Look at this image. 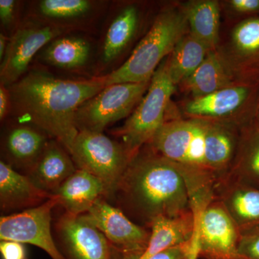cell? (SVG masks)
<instances>
[{
  "mask_svg": "<svg viewBox=\"0 0 259 259\" xmlns=\"http://www.w3.org/2000/svg\"><path fill=\"white\" fill-rule=\"evenodd\" d=\"M196 217L194 247L197 258L241 259V232L219 199L214 197Z\"/></svg>",
  "mask_w": 259,
  "mask_h": 259,
  "instance_id": "ba28073f",
  "label": "cell"
},
{
  "mask_svg": "<svg viewBox=\"0 0 259 259\" xmlns=\"http://www.w3.org/2000/svg\"><path fill=\"white\" fill-rule=\"evenodd\" d=\"M192 258H197L194 242L168 248L152 255L148 259H191Z\"/></svg>",
  "mask_w": 259,
  "mask_h": 259,
  "instance_id": "f1b7e54d",
  "label": "cell"
},
{
  "mask_svg": "<svg viewBox=\"0 0 259 259\" xmlns=\"http://www.w3.org/2000/svg\"><path fill=\"white\" fill-rule=\"evenodd\" d=\"M223 180L232 181L259 190L258 127L243 130L240 134L236 157L231 170Z\"/></svg>",
  "mask_w": 259,
  "mask_h": 259,
  "instance_id": "ffe728a7",
  "label": "cell"
},
{
  "mask_svg": "<svg viewBox=\"0 0 259 259\" xmlns=\"http://www.w3.org/2000/svg\"><path fill=\"white\" fill-rule=\"evenodd\" d=\"M64 31L60 25L28 24L19 28L10 37L0 66V82L10 87L26 73L34 56L42 48L60 36Z\"/></svg>",
  "mask_w": 259,
  "mask_h": 259,
  "instance_id": "8fae6325",
  "label": "cell"
},
{
  "mask_svg": "<svg viewBox=\"0 0 259 259\" xmlns=\"http://www.w3.org/2000/svg\"><path fill=\"white\" fill-rule=\"evenodd\" d=\"M16 2L0 0V20L3 25L9 27L14 21Z\"/></svg>",
  "mask_w": 259,
  "mask_h": 259,
  "instance_id": "4dcf8cb0",
  "label": "cell"
},
{
  "mask_svg": "<svg viewBox=\"0 0 259 259\" xmlns=\"http://www.w3.org/2000/svg\"><path fill=\"white\" fill-rule=\"evenodd\" d=\"M47 135L24 123L12 127L4 139V152L10 163L28 173L36 164L48 143Z\"/></svg>",
  "mask_w": 259,
  "mask_h": 259,
  "instance_id": "e0dca14e",
  "label": "cell"
},
{
  "mask_svg": "<svg viewBox=\"0 0 259 259\" xmlns=\"http://www.w3.org/2000/svg\"><path fill=\"white\" fill-rule=\"evenodd\" d=\"M196 228L197 217L192 210L176 217L157 218L150 227L147 248L139 259H148L168 248L194 242Z\"/></svg>",
  "mask_w": 259,
  "mask_h": 259,
  "instance_id": "9a60e30c",
  "label": "cell"
},
{
  "mask_svg": "<svg viewBox=\"0 0 259 259\" xmlns=\"http://www.w3.org/2000/svg\"><path fill=\"white\" fill-rule=\"evenodd\" d=\"M232 9L240 13H252L259 11V0H231Z\"/></svg>",
  "mask_w": 259,
  "mask_h": 259,
  "instance_id": "1f68e13d",
  "label": "cell"
},
{
  "mask_svg": "<svg viewBox=\"0 0 259 259\" xmlns=\"http://www.w3.org/2000/svg\"><path fill=\"white\" fill-rule=\"evenodd\" d=\"M10 38H8L4 34H0V60H3L4 58L5 52L8 49Z\"/></svg>",
  "mask_w": 259,
  "mask_h": 259,
  "instance_id": "836d02e7",
  "label": "cell"
},
{
  "mask_svg": "<svg viewBox=\"0 0 259 259\" xmlns=\"http://www.w3.org/2000/svg\"><path fill=\"white\" fill-rule=\"evenodd\" d=\"M70 155L78 169L101 180L109 194L117 191L133 159L123 144L102 132L88 131H79Z\"/></svg>",
  "mask_w": 259,
  "mask_h": 259,
  "instance_id": "8992f818",
  "label": "cell"
},
{
  "mask_svg": "<svg viewBox=\"0 0 259 259\" xmlns=\"http://www.w3.org/2000/svg\"><path fill=\"white\" fill-rule=\"evenodd\" d=\"M187 28L188 23L183 10H163L129 59L110 74L100 76L105 86L151 80L164 58L171 54L187 33Z\"/></svg>",
  "mask_w": 259,
  "mask_h": 259,
  "instance_id": "277c9868",
  "label": "cell"
},
{
  "mask_svg": "<svg viewBox=\"0 0 259 259\" xmlns=\"http://www.w3.org/2000/svg\"><path fill=\"white\" fill-rule=\"evenodd\" d=\"M233 47L240 54L251 56L259 54V18L246 19L232 32Z\"/></svg>",
  "mask_w": 259,
  "mask_h": 259,
  "instance_id": "4316f807",
  "label": "cell"
},
{
  "mask_svg": "<svg viewBox=\"0 0 259 259\" xmlns=\"http://www.w3.org/2000/svg\"><path fill=\"white\" fill-rule=\"evenodd\" d=\"M249 90L244 86H232L205 96L192 98L185 106L186 114L192 118L218 121L236 111L244 104Z\"/></svg>",
  "mask_w": 259,
  "mask_h": 259,
  "instance_id": "d6986e66",
  "label": "cell"
},
{
  "mask_svg": "<svg viewBox=\"0 0 259 259\" xmlns=\"http://www.w3.org/2000/svg\"><path fill=\"white\" fill-rule=\"evenodd\" d=\"M191 259H197V258H191Z\"/></svg>",
  "mask_w": 259,
  "mask_h": 259,
  "instance_id": "e575fe53",
  "label": "cell"
},
{
  "mask_svg": "<svg viewBox=\"0 0 259 259\" xmlns=\"http://www.w3.org/2000/svg\"><path fill=\"white\" fill-rule=\"evenodd\" d=\"M91 47L88 40L79 37H61L46 47L42 59L59 69H77L88 62Z\"/></svg>",
  "mask_w": 259,
  "mask_h": 259,
  "instance_id": "d4e9b609",
  "label": "cell"
},
{
  "mask_svg": "<svg viewBox=\"0 0 259 259\" xmlns=\"http://www.w3.org/2000/svg\"><path fill=\"white\" fill-rule=\"evenodd\" d=\"M65 259H121L105 236L82 215L64 214L58 223Z\"/></svg>",
  "mask_w": 259,
  "mask_h": 259,
  "instance_id": "7c38bea8",
  "label": "cell"
},
{
  "mask_svg": "<svg viewBox=\"0 0 259 259\" xmlns=\"http://www.w3.org/2000/svg\"><path fill=\"white\" fill-rule=\"evenodd\" d=\"M105 88L100 77L65 80L33 70L8 87L10 112L20 123L32 124L55 139L70 154L79 134L75 121L78 108Z\"/></svg>",
  "mask_w": 259,
  "mask_h": 259,
  "instance_id": "7a4b0ae2",
  "label": "cell"
},
{
  "mask_svg": "<svg viewBox=\"0 0 259 259\" xmlns=\"http://www.w3.org/2000/svg\"><path fill=\"white\" fill-rule=\"evenodd\" d=\"M209 49L192 34L187 33L166 59L168 74L175 85L182 83L203 62Z\"/></svg>",
  "mask_w": 259,
  "mask_h": 259,
  "instance_id": "603a6c76",
  "label": "cell"
},
{
  "mask_svg": "<svg viewBox=\"0 0 259 259\" xmlns=\"http://www.w3.org/2000/svg\"><path fill=\"white\" fill-rule=\"evenodd\" d=\"M76 170L66 148L58 141H51L28 176L37 188L54 195Z\"/></svg>",
  "mask_w": 259,
  "mask_h": 259,
  "instance_id": "4fadbf2b",
  "label": "cell"
},
{
  "mask_svg": "<svg viewBox=\"0 0 259 259\" xmlns=\"http://www.w3.org/2000/svg\"><path fill=\"white\" fill-rule=\"evenodd\" d=\"M59 204L56 195L36 207L3 216L0 219V239L35 245L52 259H65L51 231V210Z\"/></svg>",
  "mask_w": 259,
  "mask_h": 259,
  "instance_id": "30bf717a",
  "label": "cell"
},
{
  "mask_svg": "<svg viewBox=\"0 0 259 259\" xmlns=\"http://www.w3.org/2000/svg\"><path fill=\"white\" fill-rule=\"evenodd\" d=\"M82 216L101 232L121 259H139L146 251L151 231L131 221L122 209L100 199Z\"/></svg>",
  "mask_w": 259,
  "mask_h": 259,
  "instance_id": "9c48e42d",
  "label": "cell"
},
{
  "mask_svg": "<svg viewBox=\"0 0 259 259\" xmlns=\"http://www.w3.org/2000/svg\"><path fill=\"white\" fill-rule=\"evenodd\" d=\"M240 135L215 120H166L149 146L175 163L185 181L196 215L214 198L236 157Z\"/></svg>",
  "mask_w": 259,
  "mask_h": 259,
  "instance_id": "6da1fadb",
  "label": "cell"
},
{
  "mask_svg": "<svg viewBox=\"0 0 259 259\" xmlns=\"http://www.w3.org/2000/svg\"><path fill=\"white\" fill-rule=\"evenodd\" d=\"M0 252L3 259H28L25 247L19 242L1 241Z\"/></svg>",
  "mask_w": 259,
  "mask_h": 259,
  "instance_id": "f546056e",
  "label": "cell"
},
{
  "mask_svg": "<svg viewBox=\"0 0 259 259\" xmlns=\"http://www.w3.org/2000/svg\"><path fill=\"white\" fill-rule=\"evenodd\" d=\"M89 0H42L37 4L41 18L54 21H68L82 18L93 10Z\"/></svg>",
  "mask_w": 259,
  "mask_h": 259,
  "instance_id": "484cf974",
  "label": "cell"
},
{
  "mask_svg": "<svg viewBox=\"0 0 259 259\" xmlns=\"http://www.w3.org/2000/svg\"><path fill=\"white\" fill-rule=\"evenodd\" d=\"M259 129V125L258 126H256Z\"/></svg>",
  "mask_w": 259,
  "mask_h": 259,
  "instance_id": "d590c367",
  "label": "cell"
},
{
  "mask_svg": "<svg viewBox=\"0 0 259 259\" xmlns=\"http://www.w3.org/2000/svg\"><path fill=\"white\" fill-rule=\"evenodd\" d=\"M214 197L222 202L240 231L259 224V190L229 180L218 184Z\"/></svg>",
  "mask_w": 259,
  "mask_h": 259,
  "instance_id": "2e32d148",
  "label": "cell"
},
{
  "mask_svg": "<svg viewBox=\"0 0 259 259\" xmlns=\"http://www.w3.org/2000/svg\"><path fill=\"white\" fill-rule=\"evenodd\" d=\"M11 96L9 89L5 85H0V119L4 120L11 112Z\"/></svg>",
  "mask_w": 259,
  "mask_h": 259,
  "instance_id": "d6a6232c",
  "label": "cell"
},
{
  "mask_svg": "<svg viewBox=\"0 0 259 259\" xmlns=\"http://www.w3.org/2000/svg\"><path fill=\"white\" fill-rule=\"evenodd\" d=\"M151 80L105 87L80 105L76 112L78 131L102 132L107 126L129 117L147 93Z\"/></svg>",
  "mask_w": 259,
  "mask_h": 259,
  "instance_id": "52a82bcc",
  "label": "cell"
},
{
  "mask_svg": "<svg viewBox=\"0 0 259 259\" xmlns=\"http://www.w3.org/2000/svg\"><path fill=\"white\" fill-rule=\"evenodd\" d=\"M232 75L215 50L210 51L193 74L181 83L193 98L233 86Z\"/></svg>",
  "mask_w": 259,
  "mask_h": 259,
  "instance_id": "44dd1931",
  "label": "cell"
},
{
  "mask_svg": "<svg viewBox=\"0 0 259 259\" xmlns=\"http://www.w3.org/2000/svg\"><path fill=\"white\" fill-rule=\"evenodd\" d=\"M184 13L190 33L209 50H215L219 40L220 6L214 0L189 2Z\"/></svg>",
  "mask_w": 259,
  "mask_h": 259,
  "instance_id": "7402d4cb",
  "label": "cell"
},
{
  "mask_svg": "<svg viewBox=\"0 0 259 259\" xmlns=\"http://www.w3.org/2000/svg\"><path fill=\"white\" fill-rule=\"evenodd\" d=\"M139 13L136 7L129 5L116 15L107 28L102 48V59L109 63L118 57L137 31Z\"/></svg>",
  "mask_w": 259,
  "mask_h": 259,
  "instance_id": "cb8c5ba5",
  "label": "cell"
},
{
  "mask_svg": "<svg viewBox=\"0 0 259 259\" xmlns=\"http://www.w3.org/2000/svg\"><path fill=\"white\" fill-rule=\"evenodd\" d=\"M175 88L164 60L155 71L147 93L125 124L115 131L133 158L166 122L165 112Z\"/></svg>",
  "mask_w": 259,
  "mask_h": 259,
  "instance_id": "5b68a950",
  "label": "cell"
},
{
  "mask_svg": "<svg viewBox=\"0 0 259 259\" xmlns=\"http://www.w3.org/2000/svg\"><path fill=\"white\" fill-rule=\"evenodd\" d=\"M32 183L28 176L15 171L10 165L0 161V202L2 208L11 210L36 207L53 197Z\"/></svg>",
  "mask_w": 259,
  "mask_h": 259,
  "instance_id": "ac0fdd59",
  "label": "cell"
},
{
  "mask_svg": "<svg viewBox=\"0 0 259 259\" xmlns=\"http://www.w3.org/2000/svg\"><path fill=\"white\" fill-rule=\"evenodd\" d=\"M241 232L238 254L241 259H259V224Z\"/></svg>",
  "mask_w": 259,
  "mask_h": 259,
  "instance_id": "83f0119b",
  "label": "cell"
},
{
  "mask_svg": "<svg viewBox=\"0 0 259 259\" xmlns=\"http://www.w3.org/2000/svg\"><path fill=\"white\" fill-rule=\"evenodd\" d=\"M116 192L127 214L148 229L158 218L192 210L188 189L176 165L151 147L140 150L131 160Z\"/></svg>",
  "mask_w": 259,
  "mask_h": 259,
  "instance_id": "3957f363",
  "label": "cell"
},
{
  "mask_svg": "<svg viewBox=\"0 0 259 259\" xmlns=\"http://www.w3.org/2000/svg\"><path fill=\"white\" fill-rule=\"evenodd\" d=\"M109 194L106 185L92 174L77 169L56 191L54 195L66 213L82 215L90 210L97 201Z\"/></svg>",
  "mask_w": 259,
  "mask_h": 259,
  "instance_id": "5bb4252c",
  "label": "cell"
}]
</instances>
